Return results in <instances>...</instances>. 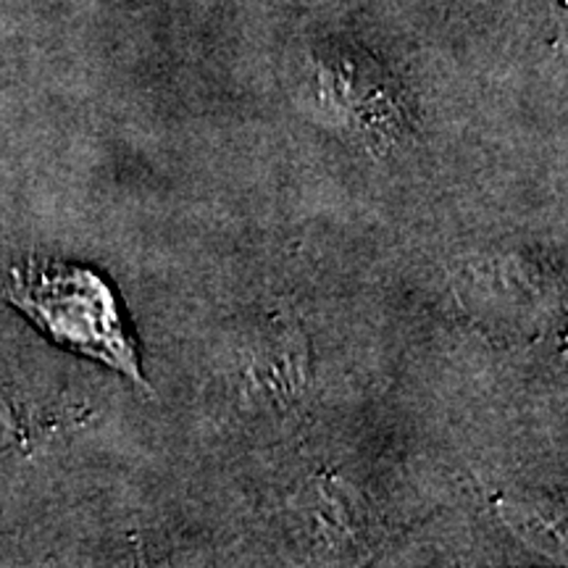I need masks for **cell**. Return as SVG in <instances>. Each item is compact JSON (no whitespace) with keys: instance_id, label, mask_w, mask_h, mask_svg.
Masks as SVG:
<instances>
[{"instance_id":"cell-1","label":"cell","mask_w":568,"mask_h":568,"mask_svg":"<svg viewBox=\"0 0 568 568\" xmlns=\"http://www.w3.org/2000/svg\"><path fill=\"white\" fill-rule=\"evenodd\" d=\"M9 297L55 343L103 361L145 385L116 297L95 272L30 258L11 272Z\"/></svg>"},{"instance_id":"cell-2","label":"cell","mask_w":568,"mask_h":568,"mask_svg":"<svg viewBox=\"0 0 568 568\" xmlns=\"http://www.w3.org/2000/svg\"><path fill=\"white\" fill-rule=\"evenodd\" d=\"M247 382L255 397L287 403L297 400L308 387V339L297 326L276 324L261 332L253 343Z\"/></svg>"},{"instance_id":"cell-3","label":"cell","mask_w":568,"mask_h":568,"mask_svg":"<svg viewBox=\"0 0 568 568\" xmlns=\"http://www.w3.org/2000/svg\"><path fill=\"white\" fill-rule=\"evenodd\" d=\"M329 105L332 116H337L347 130L364 134L366 140H395L403 130L400 111L389 92L366 77V71L337 63L329 67Z\"/></svg>"},{"instance_id":"cell-4","label":"cell","mask_w":568,"mask_h":568,"mask_svg":"<svg viewBox=\"0 0 568 568\" xmlns=\"http://www.w3.org/2000/svg\"><path fill=\"white\" fill-rule=\"evenodd\" d=\"M500 516L524 542L548 556H564V516L537 503H500Z\"/></svg>"}]
</instances>
